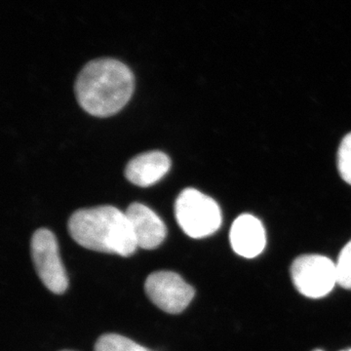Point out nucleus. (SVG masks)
<instances>
[{
  "label": "nucleus",
  "instance_id": "obj_1",
  "mask_svg": "<svg viewBox=\"0 0 351 351\" xmlns=\"http://www.w3.org/2000/svg\"><path fill=\"white\" fill-rule=\"evenodd\" d=\"M135 78L131 69L117 60L104 58L89 62L75 82V96L80 107L97 117L120 112L133 95Z\"/></svg>",
  "mask_w": 351,
  "mask_h": 351
},
{
  "label": "nucleus",
  "instance_id": "obj_2",
  "mask_svg": "<svg viewBox=\"0 0 351 351\" xmlns=\"http://www.w3.org/2000/svg\"><path fill=\"white\" fill-rule=\"evenodd\" d=\"M69 232L76 243L89 250L129 257L138 245L125 212L113 206L80 209L71 215Z\"/></svg>",
  "mask_w": 351,
  "mask_h": 351
},
{
  "label": "nucleus",
  "instance_id": "obj_3",
  "mask_svg": "<svg viewBox=\"0 0 351 351\" xmlns=\"http://www.w3.org/2000/svg\"><path fill=\"white\" fill-rule=\"evenodd\" d=\"M178 223L191 239H199L213 234L221 225L218 203L195 189H186L175 202Z\"/></svg>",
  "mask_w": 351,
  "mask_h": 351
},
{
  "label": "nucleus",
  "instance_id": "obj_4",
  "mask_svg": "<svg viewBox=\"0 0 351 351\" xmlns=\"http://www.w3.org/2000/svg\"><path fill=\"white\" fill-rule=\"evenodd\" d=\"M291 277L302 295L319 299L338 284L336 263L320 255H302L291 265Z\"/></svg>",
  "mask_w": 351,
  "mask_h": 351
},
{
  "label": "nucleus",
  "instance_id": "obj_5",
  "mask_svg": "<svg viewBox=\"0 0 351 351\" xmlns=\"http://www.w3.org/2000/svg\"><path fill=\"white\" fill-rule=\"evenodd\" d=\"M32 262L45 287L62 295L69 287V278L59 253L56 237L46 228L36 230L31 242Z\"/></svg>",
  "mask_w": 351,
  "mask_h": 351
},
{
  "label": "nucleus",
  "instance_id": "obj_6",
  "mask_svg": "<svg viewBox=\"0 0 351 351\" xmlns=\"http://www.w3.org/2000/svg\"><path fill=\"white\" fill-rule=\"evenodd\" d=\"M147 298L164 313H182L195 297V291L173 271L152 272L145 283Z\"/></svg>",
  "mask_w": 351,
  "mask_h": 351
},
{
  "label": "nucleus",
  "instance_id": "obj_7",
  "mask_svg": "<svg viewBox=\"0 0 351 351\" xmlns=\"http://www.w3.org/2000/svg\"><path fill=\"white\" fill-rule=\"evenodd\" d=\"M138 248L156 249L166 239L167 228L162 219L142 203H132L125 211Z\"/></svg>",
  "mask_w": 351,
  "mask_h": 351
},
{
  "label": "nucleus",
  "instance_id": "obj_8",
  "mask_svg": "<svg viewBox=\"0 0 351 351\" xmlns=\"http://www.w3.org/2000/svg\"><path fill=\"white\" fill-rule=\"evenodd\" d=\"M233 251L241 257H257L265 249L267 237L260 219L243 214L233 221L230 233Z\"/></svg>",
  "mask_w": 351,
  "mask_h": 351
},
{
  "label": "nucleus",
  "instance_id": "obj_9",
  "mask_svg": "<svg viewBox=\"0 0 351 351\" xmlns=\"http://www.w3.org/2000/svg\"><path fill=\"white\" fill-rule=\"evenodd\" d=\"M170 168L171 160L167 154L158 151L147 152L129 161L125 177L135 186L147 188L160 181Z\"/></svg>",
  "mask_w": 351,
  "mask_h": 351
},
{
  "label": "nucleus",
  "instance_id": "obj_10",
  "mask_svg": "<svg viewBox=\"0 0 351 351\" xmlns=\"http://www.w3.org/2000/svg\"><path fill=\"white\" fill-rule=\"evenodd\" d=\"M94 351H152L117 334H106L97 339Z\"/></svg>",
  "mask_w": 351,
  "mask_h": 351
},
{
  "label": "nucleus",
  "instance_id": "obj_11",
  "mask_svg": "<svg viewBox=\"0 0 351 351\" xmlns=\"http://www.w3.org/2000/svg\"><path fill=\"white\" fill-rule=\"evenodd\" d=\"M336 267L339 285L351 290V240L339 254Z\"/></svg>",
  "mask_w": 351,
  "mask_h": 351
},
{
  "label": "nucleus",
  "instance_id": "obj_12",
  "mask_svg": "<svg viewBox=\"0 0 351 351\" xmlns=\"http://www.w3.org/2000/svg\"><path fill=\"white\" fill-rule=\"evenodd\" d=\"M338 168L343 181L351 184V133L348 134L339 145Z\"/></svg>",
  "mask_w": 351,
  "mask_h": 351
},
{
  "label": "nucleus",
  "instance_id": "obj_13",
  "mask_svg": "<svg viewBox=\"0 0 351 351\" xmlns=\"http://www.w3.org/2000/svg\"><path fill=\"white\" fill-rule=\"evenodd\" d=\"M313 351H323V350H313Z\"/></svg>",
  "mask_w": 351,
  "mask_h": 351
},
{
  "label": "nucleus",
  "instance_id": "obj_14",
  "mask_svg": "<svg viewBox=\"0 0 351 351\" xmlns=\"http://www.w3.org/2000/svg\"><path fill=\"white\" fill-rule=\"evenodd\" d=\"M346 351H351V350H346Z\"/></svg>",
  "mask_w": 351,
  "mask_h": 351
},
{
  "label": "nucleus",
  "instance_id": "obj_15",
  "mask_svg": "<svg viewBox=\"0 0 351 351\" xmlns=\"http://www.w3.org/2000/svg\"><path fill=\"white\" fill-rule=\"evenodd\" d=\"M64 351H69V350H64Z\"/></svg>",
  "mask_w": 351,
  "mask_h": 351
}]
</instances>
